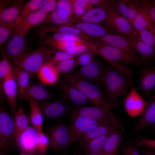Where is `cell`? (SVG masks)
<instances>
[{
	"mask_svg": "<svg viewBox=\"0 0 155 155\" xmlns=\"http://www.w3.org/2000/svg\"><path fill=\"white\" fill-rule=\"evenodd\" d=\"M131 77L114 67H106L102 83L111 108L116 107L118 98L127 93L131 84Z\"/></svg>",
	"mask_w": 155,
	"mask_h": 155,
	"instance_id": "1",
	"label": "cell"
},
{
	"mask_svg": "<svg viewBox=\"0 0 155 155\" xmlns=\"http://www.w3.org/2000/svg\"><path fill=\"white\" fill-rule=\"evenodd\" d=\"M95 52L109 62L113 66L125 75L130 76L132 72L126 65L144 62L142 59L134 57L116 48L93 42Z\"/></svg>",
	"mask_w": 155,
	"mask_h": 155,
	"instance_id": "2",
	"label": "cell"
},
{
	"mask_svg": "<svg viewBox=\"0 0 155 155\" xmlns=\"http://www.w3.org/2000/svg\"><path fill=\"white\" fill-rule=\"evenodd\" d=\"M55 51L49 47H40L21 56L12 64L13 66L27 72L31 76L37 73L44 65L51 63Z\"/></svg>",
	"mask_w": 155,
	"mask_h": 155,
	"instance_id": "3",
	"label": "cell"
},
{
	"mask_svg": "<svg viewBox=\"0 0 155 155\" xmlns=\"http://www.w3.org/2000/svg\"><path fill=\"white\" fill-rule=\"evenodd\" d=\"M67 83L79 90L95 106L111 107L98 84L79 78L70 73L64 74Z\"/></svg>",
	"mask_w": 155,
	"mask_h": 155,
	"instance_id": "4",
	"label": "cell"
},
{
	"mask_svg": "<svg viewBox=\"0 0 155 155\" xmlns=\"http://www.w3.org/2000/svg\"><path fill=\"white\" fill-rule=\"evenodd\" d=\"M108 107L84 106L75 108L71 117L81 116L87 117L102 123L120 125L118 119Z\"/></svg>",
	"mask_w": 155,
	"mask_h": 155,
	"instance_id": "5",
	"label": "cell"
},
{
	"mask_svg": "<svg viewBox=\"0 0 155 155\" xmlns=\"http://www.w3.org/2000/svg\"><path fill=\"white\" fill-rule=\"evenodd\" d=\"M104 123L86 117H71L68 126L71 137L70 146L78 141L90 130Z\"/></svg>",
	"mask_w": 155,
	"mask_h": 155,
	"instance_id": "6",
	"label": "cell"
},
{
	"mask_svg": "<svg viewBox=\"0 0 155 155\" xmlns=\"http://www.w3.org/2000/svg\"><path fill=\"white\" fill-rule=\"evenodd\" d=\"M106 26L121 36H127L135 33L132 25L127 19L114 10L109 8L103 22Z\"/></svg>",
	"mask_w": 155,
	"mask_h": 155,
	"instance_id": "7",
	"label": "cell"
},
{
	"mask_svg": "<svg viewBox=\"0 0 155 155\" xmlns=\"http://www.w3.org/2000/svg\"><path fill=\"white\" fill-rule=\"evenodd\" d=\"M39 133L33 127L29 126L15 139L16 146L21 153L30 155H38L37 144Z\"/></svg>",
	"mask_w": 155,
	"mask_h": 155,
	"instance_id": "8",
	"label": "cell"
},
{
	"mask_svg": "<svg viewBox=\"0 0 155 155\" xmlns=\"http://www.w3.org/2000/svg\"><path fill=\"white\" fill-rule=\"evenodd\" d=\"M92 41L94 43L116 48L134 57L142 59L140 57L137 55L135 51L132 48L129 43L121 35L113 33L102 36L92 37Z\"/></svg>",
	"mask_w": 155,
	"mask_h": 155,
	"instance_id": "9",
	"label": "cell"
},
{
	"mask_svg": "<svg viewBox=\"0 0 155 155\" xmlns=\"http://www.w3.org/2000/svg\"><path fill=\"white\" fill-rule=\"evenodd\" d=\"M50 143L53 150L59 152L69 147L71 137L68 126L61 123L53 127L50 131Z\"/></svg>",
	"mask_w": 155,
	"mask_h": 155,
	"instance_id": "10",
	"label": "cell"
},
{
	"mask_svg": "<svg viewBox=\"0 0 155 155\" xmlns=\"http://www.w3.org/2000/svg\"><path fill=\"white\" fill-rule=\"evenodd\" d=\"M106 67L95 61L90 64L73 71L70 74L79 78L96 84L102 82Z\"/></svg>",
	"mask_w": 155,
	"mask_h": 155,
	"instance_id": "11",
	"label": "cell"
},
{
	"mask_svg": "<svg viewBox=\"0 0 155 155\" xmlns=\"http://www.w3.org/2000/svg\"><path fill=\"white\" fill-rule=\"evenodd\" d=\"M49 14L38 10L16 22L12 34H19L25 37L32 27L43 22Z\"/></svg>",
	"mask_w": 155,
	"mask_h": 155,
	"instance_id": "12",
	"label": "cell"
},
{
	"mask_svg": "<svg viewBox=\"0 0 155 155\" xmlns=\"http://www.w3.org/2000/svg\"><path fill=\"white\" fill-rule=\"evenodd\" d=\"M14 120L10 114L1 108L0 111V146L5 149L13 138Z\"/></svg>",
	"mask_w": 155,
	"mask_h": 155,
	"instance_id": "13",
	"label": "cell"
},
{
	"mask_svg": "<svg viewBox=\"0 0 155 155\" xmlns=\"http://www.w3.org/2000/svg\"><path fill=\"white\" fill-rule=\"evenodd\" d=\"M36 32L37 34L41 36L49 32L62 33L76 36L83 40L92 41V37L70 24L52 26H43L38 28Z\"/></svg>",
	"mask_w": 155,
	"mask_h": 155,
	"instance_id": "14",
	"label": "cell"
},
{
	"mask_svg": "<svg viewBox=\"0 0 155 155\" xmlns=\"http://www.w3.org/2000/svg\"><path fill=\"white\" fill-rule=\"evenodd\" d=\"M24 37L19 34L12 35L11 40L3 50L8 60L13 64L20 57L25 54Z\"/></svg>",
	"mask_w": 155,
	"mask_h": 155,
	"instance_id": "15",
	"label": "cell"
},
{
	"mask_svg": "<svg viewBox=\"0 0 155 155\" xmlns=\"http://www.w3.org/2000/svg\"><path fill=\"white\" fill-rule=\"evenodd\" d=\"M109 8L114 10L128 20L132 25L133 21L138 11V5L135 1L109 0Z\"/></svg>",
	"mask_w": 155,
	"mask_h": 155,
	"instance_id": "16",
	"label": "cell"
},
{
	"mask_svg": "<svg viewBox=\"0 0 155 155\" xmlns=\"http://www.w3.org/2000/svg\"><path fill=\"white\" fill-rule=\"evenodd\" d=\"M39 106L43 117L49 119L59 118L64 116L69 109L67 104L61 101H41Z\"/></svg>",
	"mask_w": 155,
	"mask_h": 155,
	"instance_id": "17",
	"label": "cell"
},
{
	"mask_svg": "<svg viewBox=\"0 0 155 155\" xmlns=\"http://www.w3.org/2000/svg\"><path fill=\"white\" fill-rule=\"evenodd\" d=\"M17 84L12 67L4 77L1 87L9 104L11 112L16 111V97L17 92Z\"/></svg>",
	"mask_w": 155,
	"mask_h": 155,
	"instance_id": "18",
	"label": "cell"
},
{
	"mask_svg": "<svg viewBox=\"0 0 155 155\" xmlns=\"http://www.w3.org/2000/svg\"><path fill=\"white\" fill-rule=\"evenodd\" d=\"M138 75V86L141 91L148 94L155 92V66L142 68Z\"/></svg>",
	"mask_w": 155,
	"mask_h": 155,
	"instance_id": "19",
	"label": "cell"
},
{
	"mask_svg": "<svg viewBox=\"0 0 155 155\" xmlns=\"http://www.w3.org/2000/svg\"><path fill=\"white\" fill-rule=\"evenodd\" d=\"M123 37L132 48L140 54L141 57L144 61L151 60L155 57V51L150 46L142 40L139 35L135 33Z\"/></svg>",
	"mask_w": 155,
	"mask_h": 155,
	"instance_id": "20",
	"label": "cell"
},
{
	"mask_svg": "<svg viewBox=\"0 0 155 155\" xmlns=\"http://www.w3.org/2000/svg\"><path fill=\"white\" fill-rule=\"evenodd\" d=\"M146 103L136 89L133 87L127 96L124 102L125 108L130 115H137L144 110Z\"/></svg>",
	"mask_w": 155,
	"mask_h": 155,
	"instance_id": "21",
	"label": "cell"
},
{
	"mask_svg": "<svg viewBox=\"0 0 155 155\" xmlns=\"http://www.w3.org/2000/svg\"><path fill=\"white\" fill-rule=\"evenodd\" d=\"M121 128L120 125L102 124L90 130L78 141L81 144L94 139L113 133Z\"/></svg>",
	"mask_w": 155,
	"mask_h": 155,
	"instance_id": "22",
	"label": "cell"
},
{
	"mask_svg": "<svg viewBox=\"0 0 155 155\" xmlns=\"http://www.w3.org/2000/svg\"><path fill=\"white\" fill-rule=\"evenodd\" d=\"M70 24L92 37L102 36L113 34V31L108 27L100 24L75 22Z\"/></svg>",
	"mask_w": 155,
	"mask_h": 155,
	"instance_id": "23",
	"label": "cell"
},
{
	"mask_svg": "<svg viewBox=\"0 0 155 155\" xmlns=\"http://www.w3.org/2000/svg\"><path fill=\"white\" fill-rule=\"evenodd\" d=\"M60 88L65 97L73 104L81 107L90 102L79 90L68 83L62 84Z\"/></svg>",
	"mask_w": 155,
	"mask_h": 155,
	"instance_id": "24",
	"label": "cell"
},
{
	"mask_svg": "<svg viewBox=\"0 0 155 155\" xmlns=\"http://www.w3.org/2000/svg\"><path fill=\"white\" fill-rule=\"evenodd\" d=\"M155 122V94L148 105L145 107L133 130L139 132L149 124Z\"/></svg>",
	"mask_w": 155,
	"mask_h": 155,
	"instance_id": "25",
	"label": "cell"
},
{
	"mask_svg": "<svg viewBox=\"0 0 155 155\" xmlns=\"http://www.w3.org/2000/svg\"><path fill=\"white\" fill-rule=\"evenodd\" d=\"M109 9V6L94 8L87 11L75 22H83L101 24L106 20Z\"/></svg>",
	"mask_w": 155,
	"mask_h": 155,
	"instance_id": "26",
	"label": "cell"
},
{
	"mask_svg": "<svg viewBox=\"0 0 155 155\" xmlns=\"http://www.w3.org/2000/svg\"><path fill=\"white\" fill-rule=\"evenodd\" d=\"M24 5L21 1L6 9L0 8V24H8L15 22Z\"/></svg>",
	"mask_w": 155,
	"mask_h": 155,
	"instance_id": "27",
	"label": "cell"
},
{
	"mask_svg": "<svg viewBox=\"0 0 155 155\" xmlns=\"http://www.w3.org/2000/svg\"><path fill=\"white\" fill-rule=\"evenodd\" d=\"M132 25L135 33L139 35L141 32L145 30H149L155 33V27L143 9L138 5L137 12Z\"/></svg>",
	"mask_w": 155,
	"mask_h": 155,
	"instance_id": "28",
	"label": "cell"
},
{
	"mask_svg": "<svg viewBox=\"0 0 155 155\" xmlns=\"http://www.w3.org/2000/svg\"><path fill=\"white\" fill-rule=\"evenodd\" d=\"M37 73L40 80L43 83L47 85L54 84L58 78V71L55 65L50 62L44 65Z\"/></svg>",
	"mask_w": 155,
	"mask_h": 155,
	"instance_id": "29",
	"label": "cell"
},
{
	"mask_svg": "<svg viewBox=\"0 0 155 155\" xmlns=\"http://www.w3.org/2000/svg\"><path fill=\"white\" fill-rule=\"evenodd\" d=\"M49 93L42 85L37 84L29 85L25 91L24 99L42 101L49 98Z\"/></svg>",
	"mask_w": 155,
	"mask_h": 155,
	"instance_id": "30",
	"label": "cell"
},
{
	"mask_svg": "<svg viewBox=\"0 0 155 155\" xmlns=\"http://www.w3.org/2000/svg\"><path fill=\"white\" fill-rule=\"evenodd\" d=\"M121 131H118L112 133L107 138L102 151L106 155H119L118 148L123 141Z\"/></svg>",
	"mask_w": 155,
	"mask_h": 155,
	"instance_id": "31",
	"label": "cell"
},
{
	"mask_svg": "<svg viewBox=\"0 0 155 155\" xmlns=\"http://www.w3.org/2000/svg\"><path fill=\"white\" fill-rule=\"evenodd\" d=\"M14 130L13 138L14 139L30 126V121L23 109L19 108L15 113L13 119Z\"/></svg>",
	"mask_w": 155,
	"mask_h": 155,
	"instance_id": "32",
	"label": "cell"
},
{
	"mask_svg": "<svg viewBox=\"0 0 155 155\" xmlns=\"http://www.w3.org/2000/svg\"><path fill=\"white\" fill-rule=\"evenodd\" d=\"M29 102L30 108V122L32 127L39 133H41L43 132L42 126L43 116L40 110L39 103L38 101L35 100H31Z\"/></svg>",
	"mask_w": 155,
	"mask_h": 155,
	"instance_id": "33",
	"label": "cell"
},
{
	"mask_svg": "<svg viewBox=\"0 0 155 155\" xmlns=\"http://www.w3.org/2000/svg\"><path fill=\"white\" fill-rule=\"evenodd\" d=\"M14 76L18 85L20 96L24 99L25 92L29 86L30 75L27 72L16 66L13 68Z\"/></svg>",
	"mask_w": 155,
	"mask_h": 155,
	"instance_id": "34",
	"label": "cell"
},
{
	"mask_svg": "<svg viewBox=\"0 0 155 155\" xmlns=\"http://www.w3.org/2000/svg\"><path fill=\"white\" fill-rule=\"evenodd\" d=\"M41 36L42 43L45 44H50L54 42L67 40H72L82 42H90L83 40L76 36L62 33H55L51 35H44Z\"/></svg>",
	"mask_w": 155,
	"mask_h": 155,
	"instance_id": "35",
	"label": "cell"
},
{
	"mask_svg": "<svg viewBox=\"0 0 155 155\" xmlns=\"http://www.w3.org/2000/svg\"><path fill=\"white\" fill-rule=\"evenodd\" d=\"M112 133L94 139L80 145L86 154L102 151L107 139Z\"/></svg>",
	"mask_w": 155,
	"mask_h": 155,
	"instance_id": "36",
	"label": "cell"
},
{
	"mask_svg": "<svg viewBox=\"0 0 155 155\" xmlns=\"http://www.w3.org/2000/svg\"><path fill=\"white\" fill-rule=\"evenodd\" d=\"M73 0L57 1L56 10L60 18L64 19L75 18L73 11Z\"/></svg>",
	"mask_w": 155,
	"mask_h": 155,
	"instance_id": "37",
	"label": "cell"
},
{
	"mask_svg": "<svg viewBox=\"0 0 155 155\" xmlns=\"http://www.w3.org/2000/svg\"><path fill=\"white\" fill-rule=\"evenodd\" d=\"M73 7L76 21L77 19L94 8L93 5L87 2L85 0H73Z\"/></svg>",
	"mask_w": 155,
	"mask_h": 155,
	"instance_id": "38",
	"label": "cell"
},
{
	"mask_svg": "<svg viewBox=\"0 0 155 155\" xmlns=\"http://www.w3.org/2000/svg\"><path fill=\"white\" fill-rule=\"evenodd\" d=\"M75 22V18L73 19H64L60 18L56 10L49 13L43 22L46 24H51L52 26L64 25L72 23Z\"/></svg>",
	"mask_w": 155,
	"mask_h": 155,
	"instance_id": "39",
	"label": "cell"
},
{
	"mask_svg": "<svg viewBox=\"0 0 155 155\" xmlns=\"http://www.w3.org/2000/svg\"><path fill=\"white\" fill-rule=\"evenodd\" d=\"M42 1V0H31L28 1L24 6L19 17L16 21L38 10L40 5Z\"/></svg>",
	"mask_w": 155,
	"mask_h": 155,
	"instance_id": "40",
	"label": "cell"
},
{
	"mask_svg": "<svg viewBox=\"0 0 155 155\" xmlns=\"http://www.w3.org/2000/svg\"><path fill=\"white\" fill-rule=\"evenodd\" d=\"M135 2L138 6L143 9L155 27V5L151 4L148 1L135 0Z\"/></svg>",
	"mask_w": 155,
	"mask_h": 155,
	"instance_id": "41",
	"label": "cell"
},
{
	"mask_svg": "<svg viewBox=\"0 0 155 155\" xmlns=\"http://www.w3.org/2000/svg\"><path fill=\"white\" fill-rule=\"evenodd\" d=\"M56 64L55 66L58 71L64 74L71 73L77 65L76 59L74 58L61 61Z\"/></svg>",
	"mask_w": 155,
	"mask_h": 155,
	"instance_id": "42",
	"label": "cell"
},
{
	"mask_svg": "<svg viewBox=\"0 0 155 155\" xmlns=\"http://www.w3.org/2000/svg\"><path fill=\"white\" fill-rule=\"evenodd\" d=\"M95 53L93 50L90 49L79 55L76 59L77 65L84 67L94 62Z\"/></svg>",
	"mask_w": 155,
	"mask_h": 155,
	"instance_id": "43",
	"label": "cell"
},
{
	"mask_svg": "<svg viewBox=\"0 0 155 155\" xmlns=\"http://www.w3.org/2000/svg\"><path fill=\"white\" fill-rule=\"evenodd\" d=\"M50 140L43 132L39 133L37 144V148L38 155H45L48 149Z\"/></svg>",
	"mask_w": 155,
	"mask_h": 155,
	"instance_id": "44",
	"label": "cell"
},
{
	"mask_svg": "<svg viewBox=\"0 0 155 155\" xmlns=\"http://www.w3.org/2000/svg\"><path fill=\"white\" fill-rule=\"evenodd\" d=\"M92 42H82L72 40H67L55 42L50 44L51 46L59 49V50L66 51L70 49L79 45L84 44Z\"/></svg>",
	"mask_w": 155,
	"mask_h": 155,
	"instance_id": "45",
	"label": "cell"
},
{
	"mask_svg": "<svg viewBox=\"0 0 155 155\" xmlns=\"http://www.w3.org/2000/svg\"><path fill=\"white\" fill-rule=\"evenodd\" d=\"M15 22L8 24H0V44L2 45L6 41L10 34L13 33Z\"/></svg>",
	"mask_w": 155,
	"mask_h": 155,
	"instance_id": "46",
	"label": "cell"
},
{
	"mask_svg": "<svg viewBox=\"0 0 155 155\" xmlns=\"http://www.w3.org/2000/svg\"><path fill=\"white\" fill-rule=\"evenodd\" d=\"M90 49H93L94 51L95 49V47L92 42L69 49L66 51L74 57H78Z\"/></svg>",
	"mask_w": 155,
	"mask_h": 155,
	"instance_id": "47",
	"label": "cell"
},
{
	"mask_svg": "<svg viewBox=\"0 0 155 155\" xmlns=\"http://www.w3.org/2000/svg\"><path fill=\"white\" fill-rule=\"evenodd\" d=\"M12 67L7 58L3 51L0 62V83L3 80L4 77Z\"/></svg>",
	"mask_w": 155,
	"mask_h": 155,
	"instance_id": "48",
	"label": "cell"
},
{
	"mask_svg": "<svg viewBox=\"0 0 155 155\" xmlns=\"http://www.w3.org/2000/svg\"><path fill=\"white\" fill-rule=\"evenodd\" d=\"M139 35L142 40L155 51V33L149 30H145L141 32Z\"/></svg>",
	"mask_w": 155,
	"mask_h": 155,
	"instance_id": "49",
	"label": "cell"
},
{
	"mask_svg": "<svg viewBox=\"0 0 155 155\" xmlns=\"http://www.w3.org/2000/svg\"><path fill=\"white\" fill-rule=\"evenodd\" d=\"M57 3L56 0H42L39 9L46 13L53 12L56 10Z\"/></svg>",
	"mask_w": 155,
	"mask_h": 155,
	"instance_id": "50",
	"label": "cell"
},
{
	"mask_svg": "<svg viewBox=\"0 0 155 155\" xmlns=\"http://www.w3.org/2000/svg\"><path fill=\"white\" fill-rule=\"evenodd\" d=\"M54 55L52 56L51 63L55 65L59 62L74 58L72 55L66 51L59 50L55 51Z\"/></svg>",
	"mask_w": 155,
	"mask_h": 155,
	"instance_id": "51",
	"label": "cell"
},
{
	"mask_svg": "<svg viewBox=\"0 0 155 155\" xmlns=\"http://www.w3.org/2000/svg\"><path fill=\"white\" fill-rule=\"evenodd\" d=\"M136 145L138 146L143 145L155 149V140L140 137Z\"/></svg>",
	"mask_w": 155,
	"mask_h": 155,
	"instance_id": "52",
	"label": "cell"
},
{
	"mask_svg": "<svg viewBox=\"0 0 155 155\" xmlns=\"http://www.w3.org/2000/svg\"><path fill=\"white\" fill-rule=\"evenodd\" d=\"M138 147L136 144H129L125 147H122L121 149L124 150L128 155H141L138 150Z\"/></svg>",
	"mask_w": 155,
	"mask_h": 155,
	"instance_id": "53",
	"label": "cell"
},
{
	"mask_svg": "<svg viewBox=\"0 0 155 155\" xmlns=\"http://www.w3.org/2000/svg\"><path fill=\"white\" fill-rule=\"evenodd\" d=\"M87 2L96 7H105L109 6V0H85Z\"/></svg>",
	"mask_w": 155,
	"mask_h": 155,
	"instance_id": "54",
	"label": "cell"
},
{
	"mask_svg": "<svg viewBox=\"0 0 155 155\" xmlns=\"http://www.w3.org/2000/svg\"><path fill=\"white\" fill-rule=\"evenodd\" d=\"M143 155H155V152L148 149H144L142 150Z\"/></svg>",
	"mask_w": 155,
	"mask_h": 155,
	"instance_id": "55",
	"label": "cell"
},
{
	"mask_svg": "<svg viewBox=\"0 0 155 155\" xmlns=\"http://www.w3.org/2000/svg\"><path fill=\"white\" fill-rule=\"evenodd\" d=\"M86 155H106L103 151L95 153H91L88 154H86Z\"/></svg>",
	"mask_w": 155,
	"mask_h": 155,
	"instance_id": "56",
	"label": "cell"
},
{
	"mask_svg": "<svg viewBox=\"0 0 155 155\" xmlns=\"http://www.w3.org/2000/svg\"><path fill=\"white\" fill-rule=\"evenodd\" d=\"M149 2L151 4L155 5V0H154L151 1H149Z\"/></svg>",
	"mask_w": 155,
	"mask_h": 155,
	"instance_id": "57",
	"label": "cell"
},
{
	"mask_svg": "<svg viewBox=\"0 0 155 155\" xmlns=\"http://www.w3.org/2000/svg\"><path fill=\"white\" fill-rule=\"evenodd\" d=\"M0 155H7L6 154H5L1 150L0 152Z\"/></svg>",
	"mask_w": 155,
	"mask_h": 155,
	"instance_id": "58",
	"label": "cell"
},
{
	"mask_svg": "<svg viewBox=\"0 0 155 155\" xmlns=\"http://www.w3.org/2000/svg\"><path fill=\"white\" fill-rule=\"evenodd\" d=\"M19 155H30L28 154L24 153H21Z\"/></svg>",
	"mask_w": 155,
	"mask_h": 155,
	"instance_id": "59",
	"label": "cell"
},
{
	"mask_svg": "<svg viewBox=\"0 0 155 155\" xmlns=\"http://www.w3.org/2000/svg\"><path fill=\"white\" fill-rule=\"evenodd\" d=\"M153 127L154 129L155 130V122L153 123Z\"/></svg>",
	"mask_w": 155,
	"mask_h": 155,
	"instance_id": "60",
	"label": "cell"
}]
</instances>
